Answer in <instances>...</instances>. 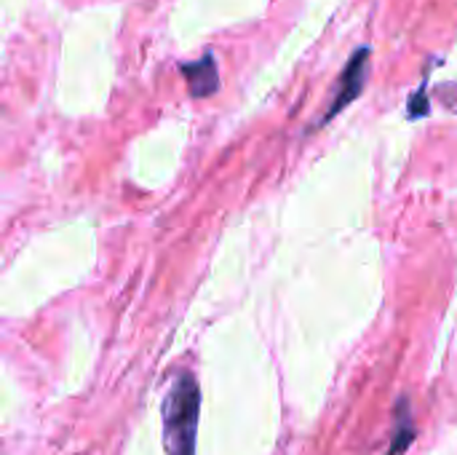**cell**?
Masks as SVG:
<instances>
[{"instance_id":"6da1fadb","label":"cell","mask_w":457,"mask_h":455,"mask_svg":"<svg viewBox=\"0 0 457 455\" xmlns=\"http://www.w3.org/2000/svg\"><path fill=\"white\" fill-rule=\"evenodd\" d=\"M200 391L190 372H182L163 401V442L168 455H195Z\"/></svg>"},{"instance_id":"7a4b0ae2","label":"cell","mask_w":457,"mask_h":455,"mask_svg":"<svg viewBox=\"0 0 457 455\" xmlns=\"http://www.w3.org/2000/svg\"><path fill=\"white\" fill-rule=\"evenodd\" d=\"M366 67H369V46L355 48V54L347 59V64H345V70H342V75H339L337 94H334V99H331L326 115L321 118V123H329L337 112H342V110L361 94V88H363V83H366Z\"/></svg>"},{"instance_id":"3957f363","label":"cell","mask_w":457,"mask_h":455,"mask_svg":"<svg viewBox=\"0 0 457 455\" xmlns=\"http://www.w3.org/2000/svg\"><path fill=\"white\" fill-rule=\"evenodd\" d=\"M182 72L187 78V88L195 99H203L216 91L219 78H216V59L214 54H203L192 64H182Z\"/></svg>"},{"instance_id":"277c9868","label":"cell","mask_w":457,"mask_h":455,"mask_svg":"<svg viewBox=\"0 0 457 455\" xmlns=\"http://www.w3.org/2000/svg\"><path fill=\"white\" fill-rule=\"evenodd\" d=\"M414 442V423H412V410H409V399H398L396 407V434L390 442L388 455H401L406 452V447Z\"/></svg>"}]
</instances>
